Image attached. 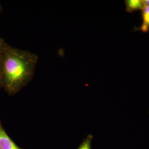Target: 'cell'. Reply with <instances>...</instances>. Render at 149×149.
<instances>
[{"instance_id":"1","label":"cell","mask_w":149,"mask_h":149,"mask_svg":"<svg viewBox=\"0 0 149 149\" xmlns=\"http://www.w3.org/2000/svg\"><path fill=\"white\" fill-rule=\"evenodd\" d=\"M38 61L37 54L7 44L0 54L2 87L10 95L19 92L33 79Z\"/></svg>"},{"instance_id":"2","label":"cell","mask_w":149,"mask_h":149,"mask_svg":"<svg viewBox=\"0 0 149 149\" xmlns=\"http://www.w3.org/2000/svg\"><path fill=\"white\" fill-rule=\"evenodd\" d=\"M0 149H21L6 133L0 122Z\"/></svg>"},{"instance_id":"3","label":"cell","mask_w":149,"mask_h":149,"mask_svg":"<svg viewBox=\"0 0 149 149\" xmlns=\"http://www.w3.org/2000/svg\"><path fill=\"white\" fill-rule=\"evenodd\" d=\"M125 4L126 11L128 13H133L142 10L145 7L141 0H126L125 1Z\"/></svg>"},{"instance_id":"4","label":"cell","mask_w":149,"mask_h":149,"mask_svg":"<svg viewBox=\"0 0 149 149\" xmlns=\"http://www.w3.org/2000/svg\"><path fill=\"white\" fill-rule=\"evenodd\" d=\"M141 11L143 24L140 28V30L146 33L149 31V6H145Z\"/></svg>"},{"instance_id":"5","label":"cell","mask_w":149,"mask_h":149,"mask_svg":"<svg viewBox=\"0 0 149 149\" xmlns=\"http://www.w3.org/2000/svg\"><path fill=\"white\" fill-rule=\"evenodd\" d=\"M92 140V136L88 135L84 141L80 145L78 149H91V143Z\"/></svg>"},{"instance_id":"6","label":"cell","mask_w":149,"mask_h":149,"mask_svg":"<svg viewBox=\"0 0 149 149\" xmlns=\"http://www.w3.org/2000/svg\"><path fill=\"white\" fill-rule=\"evenodd\" d=\"M7 44L3 40V39L0 37V54L2 53L3 50L5 49Z\"/></svg>"},{"instance_id":"7","label":"cell","mask_w":149,"mask_h":149,"mask_svg":"<svg viewBox=\"0 0 149 149\" xmlns=\"http://www.w3.org/2000/svg\"><path fill=\"white\" fill-rule=\"evenodd\" d=\"M143 2L144 6H149V0H143Z\"/></svg>"},{"instance_id":"8","label":"cell","mask_w":149,"mask_h":149,"mask_svg":"<svg viewBox=\"0 0 149 149\" xmlns=\"http://www.w3.org/2000/svg\"><path fill=\"white\" fill-rule=\"evenodd\" d=\"M2 87V80H1V71H0V88Z\"/></svg>"},{"instance_id":"9","label":"cell","mask_w":149,"mask_h":149,"mask_svg":"<svg viewBox=\"0 0 149 149\" xmlns=\"http://www.w3.org/2000/svg\"><path fill=\"white\" fill-rule=\"evenodd\" d=\"M1 6L0 5V13H1Z\"/></svg>"}]
</instances>
